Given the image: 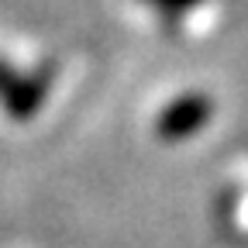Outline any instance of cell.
<instances>
[{
    "instance_id": "obj_2",
    "label": "cell",
    "mask_w": 248,
    "mask_h": 248,
    "mask_svg": "<svg viewBox=\"0 0 248 248\" xmlns=\"http://www.w3.org/2000/svg\"><path fill=\"white\" fill-rule=\"evenodd\" d=\"M0 100L7 104V114L11 117H31L35 107H38V100H42V83L21 79L11 69L0 66Z\"/></svg>"
},
{
    "instance_id": "obj_1",
    "label": "cell",
    "mask_w": 248,
    "mask_h": 248,
    "mask_svg": "<svg viewBox=\"0 0 248 248\" xmlns=\"http://www.w3.org/2000/svg\"><path fill=\"white\" fill-rule=\"evenodd\" d=\"M207 117H210V100L207 97H183V100H176L172 107H166L162 110V117H159V135L162 138H186V135H193V131H200L203 124H207Z\"/></svg>"
}]
</instances>
